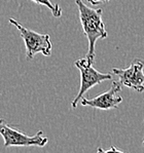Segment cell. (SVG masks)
I'll return each instance as SVG.
<instances>
[{"label": "cell", "instance_id": "3957f363", "mask_svg": "<svg viewBox=\"0 0 144 153\" xmlns=\"http://www.w3.org/2000/svg\"><path fill=\"white\" fill-rule=\"evenodd\" d=\"M74 65L80 72V86L78 94L71 103L73 109L76 108L78 102L84 98V95L89 89H91L101 82L112 79V75L110 73L99 72L96 68L93 67V63L87 58L77 60L74 63Z\"/></svg>", "mask_w": 144, "mask_h": 153}, {"label": "cell", "instance_id": "5b68a950", "mask_svg": "<svg viewBox=\"0 0 144 153\" xmlns=\"http://www.w3.org/2000/svg\"><path fill=\"white\" fill-rule=\"evenodd\" d=\"M144 61L135 59L126 69L113 68L112 72L119 78L124 86L132 88L138 93L144 91Z\"/></svg>", "mask_w": 144, "mask_h": 153}, {"label": "cell", "instance_id": "52a82bcc", "mask_svg": "<svg viewBox=\"0 0 144 153\" xmlns=\"http://www.w3.org/2000/svg\"><path fill=\"white\" fill-rule=\"evenodd\" d=\"M31 1H33L34 3L40 4V5L46 6L51 11V13H53V16L55 18H60L62 16V8L59 6V4L53 3L51 0H31Z\"/></svg>", "mask_w": 144, "mask_h": 153}, {"label": "cell", "instance_id": "7a4b0ae2", "mask_svg": "<svg viewBox=\"0 0 144 153\" xmlns=\"http://www.w3.org/2000/svg\"><path fill=\"white\" fill-rule=\"evenodd\" d=\"M9 24L16 27L20 32L21 37L25 42L26 46V56L28 60H33L37 53L49 56L51 55V41L48 34H40L33 30L27 29L22 26L15 19H9Z\"/></svg>", "mask_w": 144, "mask_h": 153}, {"label": "cell", "instance_id": "277c9868", "mask_svg": "<svg viewBox=\"0 0 144 153\" xmlns=\"http://www.w3.org/2000/svg\"><path fill=\"white\" fill-rule=\"evenodd\" d=\"M0 135L4 140V147H11V146L44 147L48 142V139L44 137L42 131H39L33 136H28L9 126L3 118H0Z\"/></svg>", "mask_w": 144, "mask_h": 153}, {"label": "cell", "instance_id": "6da1fadb", "mask_svg": "<svg viewBox=\"0 0 144 153\" xmlns=\"http://www.w3.org/2000/svg\"><path fill=\"white\" fill-rule=\"evenodd\" d=\"M78 8L79 20L82 26V31L89 41V51L86 58L92 63L95 61V46L98 39L107 38L108 33L102 20L103 10L101 8H92L86 5L82 0H75Z\"/></svg>", "mask_w": 144, "mask_h": 153}, {"label": "cell", "instance_id": "9c48e42d", "mask_svg": "<svg viewBox=\"0 0 144 153\" xmlns=\"http://www.w3.org/2000/svg\"><path fill=\"white\" fill-rule=\"evenodd\" d=\"M142 144L144 145V138H143V141H142Z\"/></svg>", "mask_w": 144, "mask_h": 153}, {"label": "cell", "instance_id": "8992f818", "mask_svg": "<svg viewBox=\"0 0 144 153\" xmlns=\"http://www.w3.org/2000/svg\"><path fill=\"white\" fill-rule=\"evenodd\" d=\"M122 84L119 81H113L109 91L93 99L82 98L80 100V103L82 106H89V107L100 110L117 109L119 105L122 102V98L119 95L122 91Z\"/></svg>", "mask_w": 144, "mask_h": 153}, {"label": "cell", "instance_id": "ba28073f", "mask_svg": "<svg viewBox=\"0 0 144 153\" xmlns=\"http://www.w3.org/2000/svg\"><path fill=\"white\" fill-rule=\"evenodd\" d=\"M88 1L92 5H97V4L101 3V2H108V1H110V0H88Z\"/></svg>", "mask_w": 144, "mask_h": 153}]
</instances>
